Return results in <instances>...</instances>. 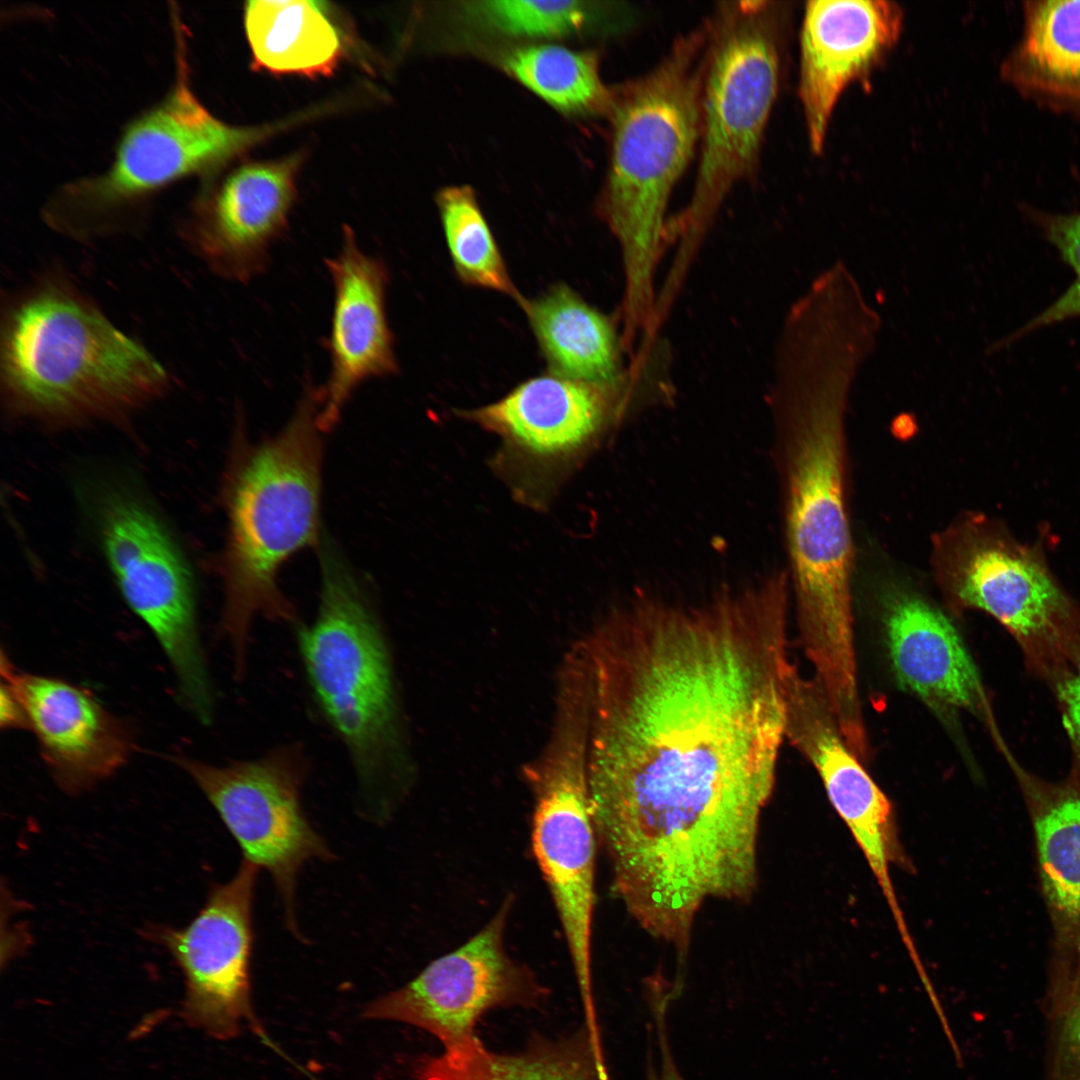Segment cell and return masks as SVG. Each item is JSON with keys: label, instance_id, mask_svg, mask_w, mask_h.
Returning <instances> with one entry per match:
<instances>
[{"label": "cell", "instance_id": "6da1fadb", "mask_svg": "<svg viewBox=\"0 0 1080 1080\" xmlns=\"http://www.w3.org/2000/svg\"><path fill=\"white\" fill-rule=\"evenodd\" d=\"M789 592L770 576L696 605L638 600L581 641L591 813L626 882L690 898L757 871L786 739Z\"/></svg>", "mask_w": 1080, "mask_h": 1080}, {"label": "cell", "instance_id": "7a4b0ae2", "mask_svg": "<svg viewBox=\"0 0 1080 1080\" xmlns=\"http://www.w3.org/2000/svg\"><path fill=\"white\" fill-rule=\"evenodd\" d=\"M866 360L855 341L821 333L786 344L773 359L788 578L802 648L820 671L844 670L857 660L846 415Z\"/></svg>", "mask_w": 1080, "mask_h": 1080}, {"label": "cell", "instance_id": "3957f363", "mask_svg": "<svg viewBox=\"0 0 1080 1080\" xmlns=\"http://www.w3.org/2000/svg\"><path fill=\"white\" fill-rule=\"evenodd\" d=\"M169 384L159 360L60 270L3 304L0 386L12 416L54 427L119 421Z\"/></svg>", "mask_w": 1080, "mask_h": 1080}, {"label": "cell", "instance_id": "277c9868", "mask_svg": "<svg viewBox=\"0 0 1080 1080\" xmlns=\"http://www.w3.org/2000/svg\"><path fill=\"white\" fill-rule=\"evenodd\" d=\"M705 45L706 29L686 33L648 73L613 91L600 214L619 246L623 292L617 315L629 340L654 327L668 203L700 139Z\"/></svg>", "mask_w": 1080, "mask_h": 1080}, {"label": "cell", "instance_id": "5b68a950", "mask_svg": "<svg viewBox=\"0 0 1080 1080\" xmlns=\"http://www.w3.org/2000/svg\"><path fill=\"white\" fill-rule=\"evenodd\" d=\"M316 613L296 646L312 700L376 817L404 797L413 762L388 633L367 590L334 550L321 551Z\"/></svg>", "mask_w": 1080, "mask_h": 1080}, {"label": "cell", "instance_id": "8992f818", "mask_svg": "<svg viewBox=\"0 0 1080 1080\" xmlns=\"http://www.w3.org/2000/svg\"><path fill=\"white\" fill-rule=\"evenodd\" d=\"M320 405V388L306 385L287 425L239 454L227 479L229 527L220 628L238 680L248 672L256 619L294 628L300 623L278 587L277 575L287 559L317 537Z\"/></svg>", "mask_w": 1080, "mask_h": 1080}, {"label": "cell", "instance_id": "52a82bcc", "mask_svg": "<svg viewBox=\"0 0 1080 1080\" xmlns=\"http://www.w3.org/2000/svg\"><path fill=\"white\" fill-rule=\"evenodd\" d=\"M701 151L692 194L666 230L665 281L683 288L725 199L757 168L780 74L779 22L769 1L724 2L706 26Z\"/></svg>", "mask_w": 1080, "mask_h": 1080}, {"label": "cell", "instance_id": "ba28073f", "mask_svg": "<svg viewBox=\"0 0 1080 1080\" xmlns=\"http://www.w3.org/2000/svg\"><path fill=\"white\" fill-rule=\"evenodd\" d=\"M930 566L950 604L998 621L1050 687L1080 659V606L1038 544L984 513L963 512L932 535Z\"/></svg>", "mask_w": 1080, "mask_h": 1080}, {"label": "cell", "instance_id": "9c48e42d", "mask_svg": "<svg viewBox=\"0 0 1080 1080\" xmlns=\"http://www.w3.org/2000/svg\"><path fill=\"white\" fill-rule=\"evenodd\" d=\"M591 711L587 685L576 680L559 684L550 735L522 774L533 798L532 851L563 930L584 1024L596 1031L592 930L598 842L588 781Z\"/></svg>", "mask_w": 1080, "mask_h": 1080}, {"label": "cell", "instance_id": "30bf717a", "mask_svg": "<svg viewBox=\"0 0 1080 1080\" xmlns=\"http://www.w3.org/2000/svg\"><path fill=\"white\" fill-rule=\"evenodd\" d=\"M668 376L667 365L653 353L633 357L626 376L613 384L548 371L459 416L501 440L495 463L522 496L540 495L567 474L638 395L666 387Z\"/></svg>", "mask_w": 1080, "mask_h": 1080}, {"label": "cell", "instance_id": "8fae6325", "mask_svg": "<svg viewBox=\"0 0 1080 1080\" xmlns=\"http://www.w3.org/2000/svg\"><path fill=\"white\" fill-rule=\"evenodd\" d=\"M87 504L123 598L159 642L185 704L201 723L210 724L215 691L201 645L194 586L180 551L151 508L127 489L96 485Z\"/></svg>", "mask_w": 1080, "mask_h": 1080}, {"label": "cell", "instance_id": "7c38bea8", "mask_svg": "<svg viewBox=\"0 0 1080 1080\" xmlns=\"http://www.w3.org/2000/svg\"><path fill=\"white\" fill-rule=\"evenodd\" d=\"M264 134L212 116L189 88L184 67L168 95L125 130L110 169L51 208L49 224L78 241L111 234L117 208L226 160Z\"/></svg>", "mask_w": 1080, "mask_h": 1080}, {"label": "cell", "instance_id": "4fadbf2b", "mask_svg": "<svg viewBox=\"0 0 1080 1080\" xmlns=\"http://www.w3.org/2000/svg\"><path fill=\"white\" fill-rule=\"evenodd\" d=\"M175 760L214 807L243 859L270 874L287 926L299 936L295 907L298 875L304 864L332 857L302 806L310 767L304 745L287 742L254 758L224 765L186 756Z\"/></svg>", "mask_w": 1080, "mask_h": 1080}, {"label": "cell", "instance_id": "5bb4252c", "mask_svg": "<svg viewBox=\"0 0 1080 1080\" xmlns=\"http://www.w3.org/2000/svg\"><path fill=\"white\" fill-rule=\"evenodd\" d=\"M513 904L509 895L476 934L404 986L369 1003L363 1016L413 1025L449 1049L476 1038V1022L491 1009L538 1005L548 991L506 946Z\"/></svg>", "mask_w": 1080, "mask_h": 1080}, {"label": "cell", "instance_id": "9a60e30c", "mask_svg": "<svg viewBox=\"0 0 1080 1080\" xmlns=\"http://www.w3.org/2000/svg\"><path fill=\"white\" fill-rule=\"evenodd\" d=\"M259 870L243 859L231 880L211 890L186 927L161 934L185 977V1018L217 1039L233 1038L255 1024L250 965Z\"/></svg>", "mask_w": 1080, "mask_h": 1080}, {"label": "cell", "instance_id": "2e32d148", "mask_svg": "<svg viewBox=\"0 0 1080 1080\" xmlns=\"http://www.w3.org/2000/svg\"><path fill=\"white\" fill-rule=\"evenodd\" d=\"M300 161L294 155L234 169L182 225L186 248L223 280L248 284L263 274L288 226Z\"/></svg>", "mask_w": 1080, "mask_h": 1080}, {"label": "cell", "instance_id": "e0dca14e", "mask_svg": "<svg viewBox=\"0 0 1080 1080\" xmlns=\"http://www.w3.org/2000/svg\"><path fill=\"white\" fill-rule=\"evenodd\" d=\"M1 676L21 703L40 755L64 791L87 790L130 758L134 741L127 724L87 689L21 671L4 651Z\"/></svg>", "mask_w": 1080, "mask_h": 1080}, {"label": "cell", "instance_id": "ac0fdd59", "mask_svg": "<svg viewBox=\"0 0 1080 1080\" xmlns=\"http://www.w3.org/2000/svg\"><path fill=\"white\" fill-rule=\"evenodd\" d=\"M902 21L901 8L890 1L807 3L801 29L799 97L815 154L823 150L839 97L880 64L896 44Z\"/></svg>", "mask_w": 1080, "mask_h": 1080}, {"label": "cell", "instance_id": "d6986e66", "mask_svg": "<svg viewBox=\"0 0 1080 1080\" xmlns=\"http://www.w3.org/2000/svg\"><path fill=\"white\" fill-rule=\"evenodd\" d=\"M325 265L334 301L327 340L330 372L320 387L321 430L337 422L360 385L392 376L399 369L387 316L389 273L385 263L364 252L353 230L345 226L338 253L326 259Z\"/></svg>", "mask_w": 1080, "mask_h": 1080}, {"label": "cell", "instance_id": "ffe728a7", "mask_svg": "<svg viewBox=\"0 0 1080 1080\" xmlns=\"http://www.w3.org/2000/svg\"><path fill=\"white\" fill-rule=\"evenodd\" d=\"M882 600L888 654L899 687L938 713L968 712L995 733L979 670L953 622L903 585L892 584Z\"/></svg>", "mask_w": 1080, "mask_h": 1080}, {"label": "cell", "instance_id": "44dd1931", "mask_svg": "<svg viewBox=\"0 0 1080 1080\" xmlns=\"http://www.w3.org/2000/svg\"><path fill=\"white\" fill-rule=\"evenodd\" d=\"M1033 826L1041 890L1052 925L1048 979L1080 971V770L1045 781L1009 761Z\"/></svg>", "mask_w": 1080, "mask_h": 1080}, {"label": "cell", "instance_id": "7402d4cb", "mask_svg": "<svg viewBox=\"0 0 1080 1080\" xmlns=\"http://www.w3.org/2000/svg\"><path fill=\"white\" fill-rule=\"evenodd\" d=\"M785 738L812 764L854 837H870L888 826L890 801L848 746L818 681L794 663L786 686Z\"/></svg>", "mask_w": 1080, "mask_h": 1080}, {"label": "cell", "instance_id": "603a6c76", "mask_svg": "<svg viewBox=\"0 0 1080 1080\" xmlns=\"http://www.w3.org/2000/svg\"><path fill=\"white\" fill-rule=\"evenodd\" d=\"M520 307L549 372L594 384L617 383L628 373L630 358L618 318L601 312L568 285H554Z\"/></svg>", "mask_w": 1080, "mask_h": 1080}, {"label": "cell", "instance_id": "cb8c5ba5", "mask_svg": "<svg viewBox=\"0 0 1080 1080\" xmlns=\"http://www.w3.org/2000/svg\"><path fill=\"white\" fill-rule=\"evenodd\" d=\"M420 1080H610L583 1027L561 1039L535 1037L520 1052L501 1054L476 1037L427 1058Z\"/></svg>", "mask_w": 1080, "mask_h": 1080}, {"label": "cell", "instance_id": "d4e9b609", "mask_svg": "<svg viewBox=\"0 0 1080 1080\" xmlns=\"http://www.w3.org/2000/svg\"><path fill=\"white\" fill-rule=\"evenodd\" d=\"M320 2L256 0L245 8V30L256 67L279 74L327 75L342 44Z\"/></svg>", "mask_w": 1080, "mask_h": 1080}, {"label": "cell", "instance_id": "484cf974", "mask_svg": "<svg viewBox=\"0 0 1080 1080\" xmlns=\"http://www.w3.org/2000/svg\"><path fill=\"white\" fill-rule=\"evenodd\" d=\"M511 75L553 107L568 113L608 112L613 91L603 83L595 53L556 45L511 51L505 58Z\"/></svg>", "mask_w": 1080, "mask_h": 1080}, {"label": "cell", "instance_id": "4316f807", "mask_svg": "<svg viewBox=\"0 0 1080 1080\" xmlns=\"http://www.w3.org/2000/svg\"><path fill=\"white\" fill-rule=\"evenodd\" d=\"M448 252L457 277L466 285L525 298L515 286L473 190L443 188L436 198Z\"/></svg>", "mask_w": 1080, "mask_h": 1080}, {"label": "cell", "instance_id": "83f0119b", "mask_svg": "<svg viewBox=\"0 0 1080 1080\" xmlns=\"http://www.w3.org/2000/svg\"><path fill=\"white\" fill-rule=\"evenodd\" d=\"M1005 73L1080 85V0L1027 2L1024 36Z\"/></svg>", "mask_w": 1080, "mask_h": 1080}, {"label": "cell", "instance_id": "f1b7e54d", "mask_svg": "<svg viewBox=\"0 0 1080 1080\" xmlns=\"http://www.w3.org/2000/svg\"><path fill=\"white\" fill-rule=\"evenodd\" d=\"M466 10L490 29L529 37L562 36L599 26L626 31L638 20L637 10L623 2L478 1Z\"/></svg>", "mask_w": 1080, "mask_h": 1080}, {"label": "cell", "instance_id": "f546056e", "mask_svg": "<svg viewBox=\"0 0 1080 1080\" xmlns=\"http://www.w3.org/2000/svg\"><path fill=\"white\" fill-rule=\"evenodd\" d=\"M1043 1080H1080V971L1047 981Z\"/></svg>", "mask_w": 1080, "mask_h": 1080}, {"label": "cell", "instance_id": "4dcf8cb0", "mask_svg": "<svg viewBox=\"0 0 1080 1080\" xmlns=\"http://www.w3.org/2000/svg\"><path fill=\"white\" fill-rule=\"evenodd\" d=\"M1029 216L1058 251L1063 262L1072 269L1074 280L1047 308L1010 336L996 343L995 349L1007 346L1035 330L1080 317V211L1050 214L1030 210Z\"/></svg>", "mask_w": 1080, "mask_h": 1080}, {"label": "cell", "instance_id": "1f68e13d", "mask_svg": "<svg viewBox=\"0 0 1080 1080\" xmlns=\"http://www.w3.org/2000/svg\"><path fill=\"white\" fill-rule=\"evenodd\" d=\"M1073 752V768L1080 770V659L1052 686Z\"/></svg>", "mask_w": 1080, "mask_h": 1080}, {"label": "cell", "instance_id": "d6a6232c", "mask_svg": "<svg viewBox=\"0 0 1080 1080\" xmlns=\"http://www.w3.org/2000/svg\"><path fill=\"white\" fill-rule=\"evenodd\" d=\"M665 1010L654 1011L655 1024L657 1026V1040L660 1051L659 1064L653 1066L648 1073V1080H683L679 1074L667 1042Z\"/></svg>", "mask_w": 1080, "mask_h": 1080}, {"label": "cell", "instance_id": "836d02e7", "mask_svg": "<svg viewBox=\"0 0 1080 1080\" xmlns=\"http://www.w3.org/2000/svg\"><path fill=\"white\" fill-rule=\"evenodd\" d=\"M0 723L3 729H28L21 703L4 682L1 683Z\"/></svg>", "mask_w": 1080, "mask_h": 1080}, {"label": "cell", "instance_id": "e575fe53", "mask_svg": "<svg viewBox=\"0 0 1080 1080\" xmlns=\"http://www.w3.org/2000/svg\"><path fill=\"white\" fill-rule=\"evenodd\" d=\"M1013 81L1026 89L1080 102V85H1060L1029 78H1016Z\"/></svg>", "mask_w": 1080, "mask_h": 1080}]
</instances>
